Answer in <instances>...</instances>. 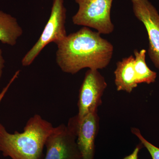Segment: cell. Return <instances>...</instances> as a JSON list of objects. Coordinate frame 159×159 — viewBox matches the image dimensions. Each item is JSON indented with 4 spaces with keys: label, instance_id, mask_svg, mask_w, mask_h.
Returning <instances> with one entry per match:
<instances>
[{
    "label": "cell",
    "instance_id": "obj_1",
    "mask_svg": "<svg viewBox=\"0 0 159 159\" xmlns=\"http://www.w3.org/2000/svg\"><path fill=\"white\" fill-rule=\"evenodd\" d=\"M56 45L57 65L64 73L72 75L85 68H105L113 54V45L88 27L69 34Z\"/></svg>",
    "mask_w": 159,
    "mask_h": 159
},
{
    "label": "cell",
    "instance_id": "obj_2",
    "mask_svg": "<svg viewBox=\"0 0 159 159\" xmlns=\"http://www.w3.org/2000/svg\"><path fill=\"white\" fill-rule=\"evenodd\" d=\"M54 127L38 114L28 120L21 133H9L0 123V152L11 159H42L46 140Z\"/></svg>",
    "mask_w": 159,
    "mask_h": 159
},
{
    "label": "cell",
    "instance_id": "obj_3",
    "mask_svg": "<svg viewBox=\"0 0 159 159\" xmlns=\"http://www.w3.org/2000/svg\"><path fill=\"white\" fill-rule=\"evenodd\" d=\"M113 0H75L79 6L72 17L74 25L96 29L100 34L114 31L111 11Z\"/></svg>",
    "mask_w": 159,
    "mask_h": 159
},
{
    "label": "cell",
    "instance_id": "obj_4",
    "mask_svg": "<svg viewBox=\"0 0 159 159\" xmlns=\"http://www.w3.org/2000/svg\"><path fill=\"white\" fill-rule=\"evenodd\" d=\"M66 9L64 0H53L51 15L37 42L23 57L24 66L31 65L45 47L51 43L55 44L67 36L65 24Z\"/></svg>",
    "mask_w": 159,
    "mask_h": 159
},
{
    "label": "cell",
    "instance_id": "obj_5",
    "mask_svg": "<svg viewBox=\"0 0 159 159\" xmlns=\"http://www.w3.org/2000/svg\"><path fill=\"white\" fill-rule=\"evenodd\" d=\"M107 86L99 70L89 69L86 72L78 96V113L76 115L78 119L97 111L98 107L102 104V98Z\"/></svg>",
    "mask_w": 159,
    "mask_h": 159
},
{
    "label": "cell",
    "instance_id": "obj_6",
    "mask_svg": "<svg viewBox=\"0 0 159 159\" xmlns=\"http://www.w3.org/2000/svg\"><path fill=\"white\" fill-rule=\"evenodd\" d=\"M43 159H83L75 134L67 125L54 127L45 143Z\"/></svg>",
    "mask_w": 159,
    "mask_h": 159
},
{
    "label": "cell",
    "instance_id": "obj_7",
    "mask_svg": "<svg viewBox=\"0 0 159 159\" xmlns=\"http://www.w3.org/2000/svg\"><path fill=\"white\" fill-rule=\"evenodd\" d=\"M136 17L143 23L148 33V54L159 70V14L148 0H131Z\"/></svg>",
    "mask_w": 159,
    "mask_h": 159
},
{
    "label": "cell",
    "instance_id": "obj_8",
    "mask_svg": "<svg viewBox=\"0 0 159 159\" xmlns=\"http://www.w3.org/2000/svg\"><path fill=\"white\" fill-rule=\"evenodd\" d=\"M99 122L97 111L89 114L81 119L76 116L69 120L68 126L76 136L77 146L83 159H94Z\"/></svg>",
    "mask_w": 159,
    "mask_h": 159
},
{
    "label": "cell",
    "instance_id": "obj_9",
    "mask_svg": "<svg viewBox=\"0 0 159 159\" xmlns=\"http://www.w3.org/2000/svg\"><path fill=\"white\" fill-rule=\"evenodd\" d=\"M134 62V57L131 55L116 63L114 74L117 91H124L130 93L138 86Z\"/></svg>",
    "mask_w": 159,
    "mask_h": 159
},
{
    "label": "cell",
    "instance_id": "obj_10",
    "mask_svg": "<svg viewBox=\"0 0 159 159\" xmlns=\"http://www.w3.org/2000/svg\"><path fill=\"white\" fill-rule=\"evenodd\" d=\"M23 33L17 20L10 14L0 10V41L14 46Z\"/></svg>",
    "mask_w": 159,
    "mask_h": 159
},
{
    "label": "cell",
    "instance_id": "obj_11",
    "mask_svg": "<svg viewBox=\"0 0 159 159\" xmlns=\"http://www.w3.org/2000/svg\"><path fill=\"white\" fill-rule=\"evenodd\" d=\"M134 52V68L137 83L138 84L141 83H153L157 79V73L150 70L146 64V50L142 49L139 51L135 49Z\"/></svg>",
    "mask_w": 159,
    "mask_h": 159
},
{
    "label": "cell",
    "instance_id": "obj_12",
    "mask_svg": "<svg viewBox=\"0 0 159 159\" xmlns=\"http://www.w3.org/2000/svg\"><path fill=\"white\" fill-rule=\"evenodd\" d=\"M131 132L139 139L143 146L148 151L152 159H159V148L147 141L142 135L139 129L134 127L131 129Z\"/></svg>",
    "mask_w": 159,
    "mask_h": 159
},
{
    "label": "cell",
    "instance_id": "obj_13",
    "mask_svg": "<svg viewBox=\"0 0 159 159\" xmlns=\"http://www.w3.org/2000/svg\"><path fill=\"white\" fill-rule=\"evenodd\" d=\"M20 73V70L16 71V72L15 73L13 77H11V79L9 80V82L8 83V84L6 85V87H5L2 90L0 93V103H1L3 98H4V97H5V95H6V93L8 92V90H9V88H10V86L13 83V82L18 77Z\"/></svg>",
    "mask_w": 159,
    "mask_h": 159
},
{
    "label": "cell",
    "instance_id": "obj_14",
    "mask_svg": "<svg viewBox=\"0 0 159 159\" xmlns=\"http://www.w3.org/2000/svg\"><path fill=\"white\" fill-rule=\"evenodd\" d=\"M143 145L142 143L137 145L135 149H134L132 153L129 155L125 157L123 159H138L139 158V153L140 149L142 148Z\"/></svg>",
    "mask_w": 159,
    "mask_h": 159
},
{
    "label": "cell",
    "instance_id": "obj_15",
    "mask_svg": "<svg viewBox=\"0 0 159 159\" xmlns=\"http://www.w3.org/2000/svg\"><path fill=\"white\" fill-rule=\"evenodd\" d=\"M5 60L2 55V51L0 48V81L2 75L3 69L5 67Z\"/></svg>",
    "mask_w": 159,
    "mask_h": 159
}]
</instances>
